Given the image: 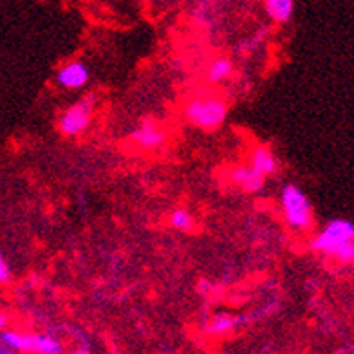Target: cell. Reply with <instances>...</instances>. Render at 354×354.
I'll use <instances>...</instances> for the list:
<instances>
[{
	"mask_svg": "<svg viewBox=\"0 0 354 354\" xmlns=\"http://www.w3.org/2000/svg\"><path fill=\"white\" fill-rule=\"evenodd\" d=\"M183 114L190 125L201 131L219 129L228 116V102L217 91H197L183 105Z\"/></svg>",
	"mask_w": 354,
	"mask_h": 354,
	"instance_id": "obj_1",
	"label": "cell"
},
{
	"mask_svg": "<svg viewBox=\"0 0 354 354\" xmlns=\"http://www.w3.org/2000/svg\"><path fill=\"white\" fill-rule=\"evenodd\" d=\"M0 342L19 354H64V344L51 333H24L6 329Z\"/></svg>",
	"mask_w": 354,
	"mask_h": 354,
	"instance_id": "obj_2",
	"label": "cell"
},
{
	"mask_svg": "<svg viewBox=\"0 0 354 354\" xmlns=\"http://www.w3.org/2000/svg\"><path fill=\"white\" fill-rule=\"evenodd\" d=\"M280 205L289 228L297 232H308L311 228L313 206L302 188L297 185H286L280 192Z\"/></svg>",
	"mask_w": 354,
	"mask_h": 354,
	"instance_id": "obj_3",
	"label": "cell"
},
{
	"mask_svg": "<svg viewBox=\"0 0 354 354\" xmlns=\"http://www.w3.org/2000/svg\"><path fill=\"white\" fill-rule=\"evenodd\" d=\"M94 109H96V96L87 94L84 98H80L73 105L62 112L58 118V131L67 138L84 134L93 122Z\"/></svg>",
	"mask_w": 354,
	"mask_h": 354,
	"instance_id": "obj_4",
	"label": "cell"
},
{
	"mask_svg": "<svg viewBox=\"0 0 354 354\" xmlns=\"http://www.w3.org/2000/svg\"><path fill=\"white\" fill-rule=\"evenodd\" d=\"M354 241V223L349 219H333L311 241V250L322 255H331L335 250Z\"/></svg>",
	"mask_w": 354,
	"mask_h": 354,
	"instance_id": "obj_5",
	"label": "cell"
},
{
	"mask_svg": "<svg viewBox=\"0 0 354 354\" xmlns=\"http://www.w3.org/2000/svg\"><path fill=\"white\" fill-rule=\"evenodd\" d=\"M168 132L165 125L154 118H143L140 125L129 134V140L141 150H158L167 143Z\"/></svg>",
	"mask_w": 354,
	"mask_h": 354,
	"instance_id": "obj_6",
	"label": "cell"
},
{
	"mask_svg": "<svg viewBox=\"0 0 354 354\" xmlns=\"http://www.w3.org/2000/svg\"><path fill=\"white\" fill-rule=\"evenodd\" d=\"M88 69L84 62L71 60L67 64L56 71V84L60 87L67 88V91H75V88H82L87 85L88 82Z\"/></svg>",
	"mask_w": 354,
	"mask_h": 354,
	"instance_id": "obj_7",
	"label": "cell"
},
{
	"mask_svg": "<svg viewBox=\"0 0 354 354\" xmlns=\"http://www.w3.org/2000/svg\"><path fill=\"white\" fill-rule=\"evenodd\" d=\"M248 167L253 168L257 174H261L262 177L275 176L279 170V159L271 152L270 147L266 145H257L250 152V159H248Z\"/></svg>",
	"mask_w": 354,
	"mask_h": 354,
	"instance_id": "obj_8",
	"label": "cell"
},
{
	"mask_svg": "<svg viewBox=\"0 0 354 354\" xmlns=\"http://www.w3.org/2000/svg\"><path fill=\"white\" fill-rule=\"evenodd\" d=\"M230 181L241 190L248 192V194H257V192H261L264 188L266 177L257 174L248 165H237V167H233L230 170Z\"/></svg>",
	"mask_w": 354,
	"mask_h": 354,
	"instance_id": "obj_9",
	"label": "cell"
},
{
	"mask_svg": "<svg viewBox=\"0 0 354 354\" xmlns=\"http://www.w3.org/2000/svg\"><path fill=\"white\" fill-rule=\"evenodd\" d=\"M241 324H244L243 317H233L228 313H217L205 322V331L210 336H226L235 331Z\"/></svg>",
	"mask_w": 354,
	"mask_h": 354,
	"instance_id": "obj_10",
	"label": "cell"
},
{
	"mask_svg": "<svg viewBox=\"0 0 354 354\" xmlns=\"http://www.w3.org/2000/svg\"><path fill=\"white\" fill-rule=\"evenodd\" d=\"M233 75V62L228 56H215L208 62L205 71V78L210 85H221Z\"/></svg>",
	"mask_w": 354,
	"mask_h": 354,
	"instance_id": "obj_11",
	"label": "cell"
},
{
	"mask_svg": "<svg viewBox=\"0 0 354 354\" xmlns=\"http://www.w3.org/2000/svg\"><path fill=\"white\" fill-rule=\"evenodd\" d=\"M264 11L275 24H288L295 13L291 0H266Z\"/></svg>",
	"mask_w": 354,
	"mask_h": 354,
	"instance_id": "obj_12",
	"label": "cell"
},
{
	"mask_svg": "<svg viewBox=\"0 0 354 354\" xmlns=\"http://www.w3.org/2000/svg\"><path fill=\"white\" fill-rule=\"evenodd\" d=\"M168 224L172 226L174 230H179V232H190L196 226V219H194V215L190 214L185 208H176V210L170 214L168 217Z\"/></svg>",
	"mask_w": 354,
	"mask_h": 354,
	"instance_id": "obj_13",
	"label": "cell"
},
{
	"mask_svg": "<svg viewBox=\"0 0 354 354\" xmlns=\"http://www.w3.org/2000/svg\"><path fill=\"white\" fill-rule=\"evenodd\" d=\"M329 257L335 259L336 262H340V264H354V241L335 250Z\"/></svg>",
	"mask_w": 354,
	"mask_h": 354,
	"instance_id": "obj_14",
	"label": "cell"
},
{
	"mask_svg": "<svg viewBox=\"0 0 354 354\" xmlns=\"http://www.w3.org/2000/svg\"><path fill=\"white\" fill-rule=\"evenodd\" d=\"M11 280V266L4 253L0 252V284H8Z\"/></svg>",
	"mask_w": 354,
	"mask_h": 354,
	"instance_id": "obj_15",
	"label": "cell"
},
{
	"mask_svg": "<svg viewBox=\"0 0 354 354\" xmlns=\"http://www.w3.org/2000/svg\"><path fill=\"white\" fill-rule=\"evenodd\" d=\"M71 354H91V347H88L87 342H82L78 347H75V351Z\"/></svg>",
	"mask_w": 354,
	"mask_h": 354,
	"instance_id": "obj_16",
	"label": "cell"
},
{
	"mask_svg": "<svg viewBox=\"0 0 354 354\" xmlns=\"http://www.w3.org/2000/svg\"><path fill=\"white\" fill-rule=\"evenodd\" d=\"M8 326H10V317H8V315H4V313H0V333L6 331V329H8Z\"/></svg>",
	"mask_w": 354,
	"mask_h": 354,
	"instance_id": "obj_17",
	"label": "cell"
},
{
	"mask_svg": "<svg viewBox=\"0 0 354 354\" xmlns=\"http://www.w3.org/2000/svg\"><path fill=\"white\" fill-rule=\"evenodd\" d=\"M210 288H212V286H210V282H208V280H203V282L199 284L201 293H205V291L208 293V291H210Z\"/></svg>",
	"mask_w": 354,
	"mask_h": 354,
	"instance_id": "obj_18",
	"label": "cell"
},
{
	"mask_svg": "<svg viewBox=\"0 0 354 354\" xmlns=\"http://www.w3.org/2000/svg\"><path fill=\"white\" fill-rule=\"evenodd\" d=\"M0 354H19V353H15V351H11L8 345H4L2 342H0Z\"/></svg>",
	"mask_w": 354,
	"mask_h": 354,
	"instance_id": "obj_19",
	"label": "cell"
}]
</instances>
